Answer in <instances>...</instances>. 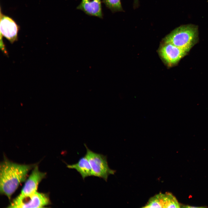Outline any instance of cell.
Here are the masks:
<instances>
[{"label":"cell","mask_w":208,"mask_h":208,"mask_svg":"<svg viewBox=\"0 0 208 208\" xmlns=\"http://www.w3.org/2000/svg\"><path fill=\"white\" fill-rule=\"evenodd\" d=\"M36 164H21L5 158L0 165V192L9 199Z\"/></svg>","instance_id":"cell-1"},{"label":"cell","mask_w":208,"mask_h":208,"mask_svg":"<svg viewBox=\"0 0 208 208\" xmlns=\"http://www.w3.org/2000/svg\"><path fill=\"white\" fill-rule=\"evenodd\" d=\"M198 31L191 25H182L176 28L163 39V42L171 44L187 52L196 43Z\"/></svg>","instance_id":"cell-2"},{"label":"cell","mask_w":208,"mask_h":208,"mask_svg":"<svg viewBox=\"0 0 208 208\" xmlns=\"http://www.w3.org/2000/svg\"><path fill=\"white\" fill-rule=\"evenodd\" d=\"M86 153L85 156L90 165L93 176L103 178L106 181L109 176L114 174L116 171L110 169L106 156L94 152L90 149L85 144Z\"/></svg>","instance_id":"cell-3"},{"label":"cell","mask_w":208,"mask_h":208,"mask_svg":"<svg viewBox=\"0 0 208 208\" xmlns=\"http://www.w3.org/2000/svg\"><path fill=\"white\" fill-rule=\"evenodd\" d=\"M49 203V199L47 194L36 192L28 195L20 194L13 200L8 207L41 208Z\"/></svg>","instance_id":"cell-4"},{"label":"cell","mask_w":208,"mask_h":208,"mask_svg":"<svg viewBox=\"0 0 208 208\" xmlns=\"http://www.w3.org/2000/svg\"><path fill=\"white\" fill-rule=\"evenodd\" d=\"M159 52L162 60L170 66L177 64L188 53L171 44L165 43L160 47Z\"/></svg>","instance_id":"cell-5"},{"label":"cell","mask_w":208,"mask_h":208,"mask_svg":"<svg viewBox=\"0 0 208 208\" xmlns=\"http://www.w3.org/2000/svg\"><path fill=\"white\" fill-rule=\"evenodd\" d=\"M0 40L2 37L6 38L12 44L18 39L19 27L15 21L10 17L0 12Z\"/></svg>","instance_id":"cell-6"},{"label":"cell","mask_w":208,"mask_h":208,"mask_svg":"<svg viewBox=\"0 0 208 208\" xmlns=\"http://www.w3.org/2000/svg\"><path fill=\"white\" fill-rule=\"evenodd\" d=\"M46 175L45 173L40 171L36 165L26 180L21 191V194L28 195L37 192L38 185Z\"/></svg>","instance_id":"cell-7"},{"label":"cell","mask_w":208,"mask_h":208,"mask_svg":"<svg viewBox=\"0 0 208 208\" xmlns=\"http://www.w3.org/2000/svg\"><path fill=\"white\" fill-rule=\"evenodd\" d=\"M77 8L88 15L103 17L101 0H81Z\"/></svg>","instance_id":"cell-8"},{"label":"cell","mask_w":208,"mask_h":208,"mask_svg":"<svg viewBox=\"0 0 208 208\" xmlns=\"http://www.w3.org/2000/svg\"><path fill=\"white\" fill-rule=\"evenodd\" d=\"M67 167L76 170L80 174L83 179L87 177L93 176L90 165L85 155L81 157L77 163L67 164Z\"/></svg>","instance_id":"cell-9"},{"label":"cell","mask_w":208,"mask_h":208,"mask_svg":"<svg viewBox=\"0 0 208 208\" xmlns=\"http://www.w3.org/2000/svg\"><path fill=\"white\" fill-rule=\"evenodd\" d=\"M144 208H164V194L160 193L151 197Z\"/></svg>","instance_id":"cell-10"},{"label":"cell","mask_w":208,"mask_h":208,"mask_svg":"<svg viewBox=\"0 0 208 208\" xmlns=\"http://www.w3.org/2000/svg\"><path fill=\"white\" fill-rule=\"evenodd\" d=\"M164 208H180L181 205L176 197L171 193L164 194Z\"/></svg>","instance_id":"cell-11"},{"label":"cell","mask_w":208,"mask_h":208,"mask_svg":"<svg viewBox=\"0 0 208 208\" xmlns=\"http://www.w3.org/2000/svg\"><path fill=\"white\" fill-rule=\"evenodd\" d=\"M106 6L113 12L122 10L120 0H103Z\"/></svg>","instance_id":"cell-12"},{"label":"cell","mask_w":208,"mask_h":208,"mask_svg":"<svg viewBox=\"0 0 208 208\" xmlns=\"http://www.w3.org/2000/svg\"><path fill=\"white\" fill-rule=\"evenodd\" d=\"M182 207H184V208H202V207H194V206H190L188 205H184Z\"/></svg>","instance_id":"cell-13"},{"label":"cell","mask_w":208,"mask_h":208,"mask_svg":"<svg viewBox=\"0 0 208 208\" xmlns=\"http://www.w3.org/2000/svg\"><path fill=\"white\" fill-rule=\"evenodd\" d=\"M134 1L135 3H137L138 2V0H134Z\"/></svg>","instance_id":"cell-14"}]
</instances>
